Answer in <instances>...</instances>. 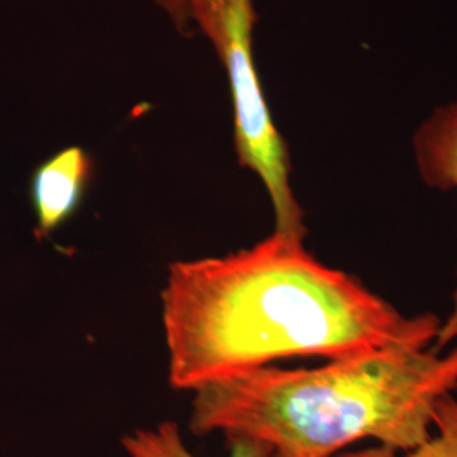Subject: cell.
<instances>
[{"mask_svg": "<svg viewBox=\"0 0 457 457\" xmlns=\"http://www.w3.org/2000/svg\"><path fill=\"white\" fill-rule=\"evenodd\" d=\"M192 26L211 43L230 92L237 163L262 181L275 213V232L307 237L295 195L288 147L278 131L254 60V0H187Z\"/></svg>", "mask_w": 457, "mask_h": 457, "instance_id": "obj_3", "label": "cell"}, {"mask_svg": "<svg viewBox=\"0 0 457 457\" xmlns=\"http://www.w3.org/2000/svg\"><path fill=\"white\" fill-rule=\"evenodd\" d=\"M94 175V160L82 146H66L37 164L29 179L34 237L48 239L79 212Z\"/></svg>", "mask_w": 457, "mask_h": 457, "instance_id": "obj_4", "label": "cell"}, {"mask_svg": "<svg viewBox=\"0 0 457 457\" xmlns=\"http://www.w3.org/2000/svg\"><path fill=\"white\" fill-rule=\"evenodd\" d=\"M120 442L129 457H196L183 441L180 427L175 422L136 428ZM228 445V457H268L266 451L253 442L230 441Z\"/></svg>", "mask_w": 457, "mask_h": 457, "instance_id": "obj_6", "label": "cell"}, {"mask_svg": "<svg viewBox=\"0 0 457 457\" xmlns=\"http://www.w3.org/2000/svg\"><path fill=\"white\" fill-rule=\"evenodd\" d=\"M413 160L427 187L457 192V100L432 111L417 128L411 139ZM457 344V273L449 313L441 319L434 351H445Z\"/></svg>", "mask_w": 457, "mask_h": 457, "instance_id": "obj_5", "label": "cell"}, {"mask_svg": "<svg viewBox=\"0 0 457 457\" xmlns=\"http://www.w3.org/2000/svg\"><path fill=\"white\" fill-rule=\"evenodd\" d=\"M336 457H457V388L439 402L432 430L422 444L409 451L370 445L364 449H349Z\"/></svg>", "mask_w": 457, "mask_h": 457, "instance_id": "obj_7", "label": "cell"}, {"mask_svg": "<svg viewBox=\"0 0 457 457\" xmlns=\"http://www.w3.org/2000/svg\"><path fill=\"white\" fill-rule=\"evenodd\" d=\"M164 16L168 17V21L171 22V26L179 31V33L187 36L190 34L192 29V22L188 16V5L187 0H151Z\"/></svg>", "mask_w": 457, "mask_h": 457, "instance_id": "obj_8", "label": "cell"}, {"mask_svg": "<svg viewBox=\"0 0 457 457\" xmlns=\"http://www.w3.org/2000/svg\"><path fill=\"white\" fill-rule=\"evenodd\" d=\"M457 388V344L383 349L317 368L266 366L194 392L190 430L260 445L268 457H336L362 441L395 451L422 444Z\"/></svg>", "mask_w": 457, "mask_h": 457, "instance_id": "obj_2", "label": "cell"}, {"mask_svg": "<svg viewBox=\"0 0 457 457\" xmlns=\"http://www.w3.org/2000/svg\"><path fill=\"white\" fill-rule=\"evenodd\" d=\"M168 381L195 392L288 358L428 349L441 317L409 315L275 232L220 258L173 262L162 290Z\"/></svg>", "mask_w": 457, "mask_h": 457, "instance_id": "obj_1", "label": "cell"}]
</instances>
